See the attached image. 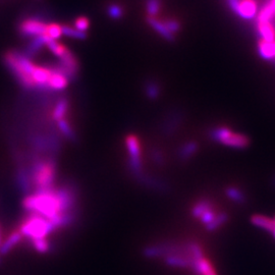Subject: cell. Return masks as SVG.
<instances>
[{"instance_id": "cell-8", "label": "cell", "mask_w": 275, "mask_h": 275, "mask_svg": "<svg viewBox=\"0 0 275 275\" xmlns=\"http://www.w3.org/2000/svg\"><path fill=\"white\" fill-rule=\"evenodd\" d=\"M17 186L19 187L20 191L27 196L32 191V179L31 175L26 170V168H20L17 173Z\"/></svg>"}, {"instance_id": "cell-26", "label": "cell", "mask_w": 275, "mask_h": 275, "mask_svg": "<svg viewBox=\"0 0 275 275\" xmlns=\"http://www.w3.org/2000/svg\"><path fill=\"white\" fill-rule=\"evenodd\" d=\"M58 126H59V129L63 132V134H64L65 136H67L68 139L74 140L75 132L73 131V128L71 127V125H70V123L66 121V119L62 118V119L58 120Z\"/></svg>"}, {"instance_id": "cell-2", "label": "cell", "mask_w": 275, "mask_h": 275, "mask_svg": "<svg viewBox=\"0 0 275 275\" xmlns=\"http://www.w3.org/2000/svg\"><path fill=\"white\" fill-rule=\"evenodd\" d=\"M5 60L10 70L16 75L18 80L25 88H32L36 86L32 79L35 65L27 56H24L18 52H10L6 55Z\"/></svg>"}, {"instance_id": "cell-31", "label": "cell", "mask_w": 275, "mask_h": 275, "mask_svg": "<svg viewBox=\"0 0 275 275\" xmlns=\"http://www.w3.org/2000/svg\"><path fill=\"white\" fill-rule=\"evenodd\" d=\"M273 221H274V227H273V229H272V232H271V233H272V234H273V236L275 237V217L273 218Z\"/></svg>"}, {"instance_id": "cell-22", "label": "cell", "mask_w": 275, "mask_h": 275, "mask_svg": "<svg viewBox=\"0 0 275 275\" xmlns=\"http://www.w3.org/2000/svg\"><path fill=\"white\" fill-rule=\"evenodd\" d=\"M197 148H198V145H197L196 143H194V142L186 144V145L182 148V150H181V152H180L181 158L184 159V160L189 159L191 156H193V155L196 153Z\"/></svg>"}, {"instance_id": "cell-18", "label": "cell", "mask_w": 275, "mask_h": 275, "mask_svg": "<svg viewBox=\"0 0 275 275\" xmlns=\"http://www.w3.org/2000/svg\"><path fill=\"white\" fill-rule=\"evenodd\" d=\"M31 246L32 248L40 253V254H46L51 250V244L50 242L47 239V237H43V238H36V239H31Z\"/></svg>"}, {"instance_id": "cell-5", "label": "cell", "mask_w": 275, "mask_h": 275, "mask_svg": "<svg viewBox=\"0 0 275 275\" xmlns=\"http://www.w3.org/2000/svg\"><path fill=\"white\" fill-rule=\"evenodd\" d=\"M210 135L214 141L233 148H246L250 144V141L246 135L232 132L229 128L224 126L213 128Z\"/></svg>"}, {"instance_id": "cell-6", "label": "cell", "mask_w": 275, "mask_h": 275, "mask_svg": "<svg viewBox=\"0 0 275 275\" xmlns=\"http://www.w3.org/2000/svg\"><path fill=\"white\" fill-rule=\"evenodd\" d=\"M47 26L36 20H27L20 26V32L24 37H37L47 33Z\"/></svg>"}, {"instance_id": "cell-17", "label": "cell", "mask_w": 275, "mask_h": 275, "mask_svg": "<svg viewBox=\"0 0 275 275\" xmlns=\"http://www.w3.org/2000/svg\"><path fill=\"white\" fill-rule=\"evenodd\" d=\"M213 207V204L212 202L208 201V200H201V201H198L194 204V206L192 207V215L195 217V218H198L200 219L201 216L206 212L208 211L209 209H211Z\"/></svg>"}, {"instance_id": "cell-30", "label": "cell", "mask_w": 275, "mask_h": 275, "mask_svg": "<svg viewBox=\"0 0 275 275\" xmlns=\"http://www.w3.org/2000/svg\"><path fill=\"white\" fill-rule=\"evenodd\" d=\"M75 24H76V29L81 32H86L89 29V25H90L89 20L84 17L79 18Z\"/></svg>"}, {"instance_id": "cell-27", "label": "cell", "mask_w": 275, "mask_h": 275, "mask_svg": "<svg viewBox=\"0 0 275 275\" xmlns=\"http://www.w3.org/2000/svg\"><path fill=\"white\" fill-rule=\"evenodd\" d=\"M48 37L50 39H53V40H56V39H59L60 36L62 35V31H61V27L59 25H56V24H51V25H48L47 26V33Z\"/></svg>"}, {"instance_id": "cell-11", "label": "cell", "mask_w": 275, "mask_h": 275, "mask_svg": "<svg viewBox=\"0 0 275 275\" xmlns=\"http://www.w3.org/2000/svg\"><path fill=\"white\" fill-rule=\"evenodd\" d=\"M257 30L262 40H275V25L272 22L257 21Z\"/></svg>"}, {"instance_id": "cell-28", "label": "cell", "mask_w": 275, "mask_h": 275, "mask_svg": "<svg viewBox=\"0 0 275 275\" xmlns=\"http://www.w3.org/2000/svg\"><path fill=\"white\" fill-rule=\"evenodd\" d=\"M107 13H108V16L114 20H117V19H120L123 15V11H122V8L117 6V5H111L108 10H107Z\"/></svg>"}, {"instance_id": "cell-10", "label": "cell", "mask_w": 275, "mask_h": 275, "mask_svg": "<svg viewBox=\"0 0 275 275\" xmlns=\"http://www.w3.org/2000/svg\"><path fill=\"white\" fill-rule=\"evenodd\" d=\"M258 50L264 59L275 61V40L266 41L261 39L258 43Z\"/></svg>"}, {"instance_id": "cell-19", "label": "cell", "mask_w": 275, "mask_h": 275, "mask_svg": "<svg viewBox=\"0 0 275 275\" xmlns=\"http://www.w3.org/2000/svg\"><path fill=\"white\" fill-rule=\"evenodd\" d=\"M67 107H68L67 100L65 98L59 99V101L57 102L56 107L54 109V112H53L54 119L57 120V121L62 119L64 117V115L66 114V112H67Z\"/></svg>"}, {"instance_id": "cell-13", "label": "cell", "mask_w": 275, "mask_h": 275, "mask_svg": "<svg viewBox=\"0 0 275 275\" xmlns=\"http://www.w3.org/2000/svg\"><path fill=\"white\" fill-rule=\"evenodd\" d=\"M147 21L150 24V26L155 31H157V33H159L164 39L169 40V41H173L175 39V36L167 30L163 21H159L156 17H148Z\"/></svg>"}, {"instance_id": "cell-32", "label": "cell", "mask_w": 275, "mask_h": 275, "mask_svg": "<svg viewBox=\"0 0 275 275\" xmlns=\"http://www.w3.org/2000/svg\"><path fill=\"white\" fill-rule=\"evenodd\" d=\"M3 244V239H2V228H0V246Z\"/></svg>"}, {"instance_id": "cell-15", "label": "cell", "mask_w": 275, "mask_h": 275, "mask_svg": "<svg viewBox=\"0 0 275 275\" xmlns=\"http://www.w3.org/2000/svg\"><path fill=\"white\" fill-rule=\"evenodd\" d=\"M251 220L255 226L260 227L266 231L272 232V229L274 227L273 218H269L264 215H254Z\"/></svg>"}, {"instance_id": "cell-14", "label": "cell", "mask_w": 275, "mask_h": 275, "mask_svg": "<svg viewBox=\"0 0 275 275\" xmlns=\"http://www.w3.org/2000/svg\"><path fill=\"white\" fill-rule=\"evenodd\" d=\"M50 40V38L48 37L47 34L45 35H41V36H37L35 39H33L31 41V43L28 45V48L26 50V54L25 56L29 57V56H33L35 55L37 52L40 51V49L42 48V46L44 44H47V42Z\"/></svg>"}, {"instance_id": "cell-16", "label": "cell", "mask_w": 275, "mask_h": 275, "mask_svg": "<svg viewBox=\"0 0 275 275\" xmlns=\"http://www.w3.org/2000/svg\"><path fill=\"white\" fill-rule=\"evenodd\" d=\"M50 70V68H49ZM51 76H50V79L48 81V88H52V89H55V90H62L66 87L67 85V79L60 75V74H57V73H53L51 72Z\"/></svg>"}, {"instance_id": "cell-20", "label": "cell", "mask_w": 275, "mask_h": 275, "mask_svg": "<svg viewBox=\"0 0 275 275\" xmlns=\"http://www.w3.org/2000/svg\"><path fill=\"white\" fill-rule=\"evenodd\" d=\"M227 220H228L227 213L221 212V213H218L216 218L210 224H208L205 227L209 231H214V230H217L218 228H220L222 225H224L227 222Z\"/></svg>"}, {"instance_id": "cell-9", "label": "cell", "mask_w": 275, "mask_h": 275, "mask_svg": "<svg viewBox=\"0 0 275 275\" xmlns=\"http://www.w3.org/2000/svg\"><path fill=\"white\" fill-rule=\"evenodd\" d=\"M23 238V235L22 233L20 232L19 229H16L14 230L10 236L2 244V246H0V255L2 256H6L8 255Z\"/></svg>"}, {"instance_id": "cell-23", "label": "cell", "mask_w": 275, "mask_h": 275, "mask_svg": "<svg viewBox=\"0 0 275 275\" xmlns=\"http://www.w3.org/2000/svg\"><path fill=\"white\" fill-rule=\"evenodd\" d=\"M47 46L48 48L51 50L52 53H54L56 56L60 57L64 52L65 50L67 49L66 47H64L63 45L59 44L56 40H53V39H50L48 42H47Z\"/></svg>"}, {"instance_id": "cell-25", "label": "cell", "mask_w": 275, "mask_h": 275, "mask_svg": "<svg viewBox=\"0 0 275 275\" xmlns=\"http://www.w3.org/2000/svg\"><path fill=\"white\" fill-rule=\"evenodd\" d=\"M226 195L233 201L237 202V203H244L246 201V198H245V195L236 188H233V187H229L227 190H226Z\"/></svg>"}, {"instance_id": "cell-12", "label": "cell", "mask_w": 275, "mask_h": 275, "mask_svg": "<svg viewBox=\"0 0 275 275\" xmlns=\"http://www.w3.org/2000/svg\"><path fill=\"white\" fill-rule=\"evenodd\" d=\"M51 71L49 68L35 66L34 72L32 74V79L35 83V85H38L39 87H46L48 88V81L51 76Z\"/></svg>"}, {"instance_id": "cell-21", "label": "cell", "mask_w": 275, "mask_h": 275, "mask_svg": "<svg viewBox=\"0 0 275 275\" xmlns=\"http://www.w3.org/2000/svg\"><path fill=\"white\" fill-rule=\"evenodd\" d=\"M61 31H62V34H64L67 37H71V38L86 39V37H87V34L85 32H81V31H79L77 29H74V28H72L70 26H62Z\"/></svg>"}, {"instance_id": "cell-24", "label": "cell", "mask_w": 275, "mask_h": 275, "mask_svg": "<svg viewBox=\"0 0 275 275\" xmlns=\"http://www.w3.org/2000/svg\"><path fill=\"white\" fill-rule=\"evenodd\" d=\"M146 7L148 17H156L161 7V0H147Z\"/></svg>"}, {"instance_id": "cell-3", "label": "cell", "mask_w": 275, "mask_h": 275, "mask_svg": "<svg viewBox=\"0 0 275 275\" xmlns=\"http://www.w3.org/2000/svg\"><path fill=\"white\" fill-rule=\"evenodd\" d=\"M32 184L36 192L53 189L56 178V164L54 161H36L31 170Z\"/></svg>"}, {"instance_id": "cell-1", "label": "cell", "mask_w": 275, "mask_h": 275, "mask_svg": "<svg viewBox=\"0 0 275 275\" xmlns=\"http://www.w3.org/2000/svg\"><path fill=\"white\" fill-rule=\"evenodd\" d=\"M23 207L26 211L39 214L48 220L60 213V203L54 188L28 195L23 201Z\"/></svg>"}, {"instance_id": "cell-7", "label": "cell", "mask_w": 275, "mask_h": 275, "mask_svg": "<svg viewBox=\"0 0 275 275\" xmlns=\"http://www.w3.org/2000/svg\"><path fill=\"white\" fill-rule=\"evenodd\" d=\"M257 13V5L255 0H239L235 14L244 19H252Z\"/></svg>"}, {"instance_id": "cell-29", "label": "cell", "mask_w": 275, "mask_h": 275, "mask_svg": "<svg viewBox=\"0 0 275 275\" xmlns=\"http://www.w3.org/2000/svg\"><path fill=\"white\" fill-rule=\"evenodd\" d=\"M159 91H160L159 87L154 82H151V83L147 84V95L150 98L155 99L159 95Z\"/></svg>"}, {"instance_id": "cell-4", "label": "cell", "mask_w": 275, "mask_h": 275, "mask_svg": "<svg viewBox=\"0 0 275 275\" xmlns=\"http://www.w3.org/2000/svg\"><path fill=\"white\" fill-rule=\"evenodd\" d=\"M23 236L31 239L46 237L49 233L55 231L51 222L43 216L30 213L25 217L19 228Z\"/></svg>"}]
</instances>
